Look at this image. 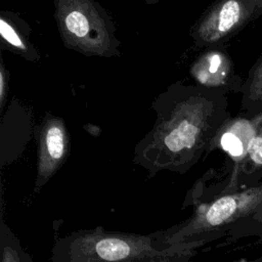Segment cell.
Wrapping results in <instances>:
<instances>
[{
    "label": "cell",
    "mask_w": 262,
    "mask_h": 262,
    "mask_svg": "<svg viewBox=\"0 0 262 262\" xmlns=\"http://www.w3.org/2000/svg\"><path fill=\"white\" fill-rule=\"evenodd\" d=\"M37 176L34 191L39 192L66 162L70 139L67 126L61 118L46 114L37 134Z\"/></svg>",
    "instance_id": "8992f818"
},
{
    "label": "cell",
    "mask_w": 262,
    "mask_h": 262,
    "mask_svg": "<svg viewBox=\"0 0 262 262\" xmlns=\"http://www.w3.org/2000/svg\"><path fill=\"white\" fill-rule=\"evenodd\" d=\"M229 241H237L246 237H256L262 243V209L253 216L238 223L228 234Z\"/></svg>",
    "instance_id": "7c38bea8"
},
{
    "label": "cell",
    "mask_w": 262,
    "mask_h": 262,
    "mask_svg": "<svg viewBox=\"0 0 262 262\" xmlns=\"http://www.w3.org/2000/svg\"><path fill=\"white\" fill-rule=\"evenodd\" d=\"M206 239L170 244L163 232L111 231L101 226L57 236L50 262H191Z\"/></svg>",
    "instance_id": "7a4b0ae2"
},
{
    "label": "cell",
    "mask_w": 262,
    "mask_h": 262,
    "mask_svg": "<svg viewBox=\"0 0 262 262\" xmlns=\"http://www.w3.org/2000/svg\"><path fill=\"white\" fill-rule=\"evenodd\" d=\"M254 1H255V3H256L257 7L259 8L260 12L262 13V0H254Z\"/></svg>",
    "instance_id": "5bb4252c"
},
{
    "label": "cell",
    "mask_w": 262,
    "mask_h": 262,
    "mask_svg": "<svg viewBox=\"0 0 262 262\" xmlns=\"http://www.w3.org/2000/svg\"><path fill=\"white\" fill-rule=\"evenodd\" d=\"M262 182V124L250 140L245 159L234 176H230L222 192L233 191Z\"/></svg>",
    "instance_id": "ba28073f"
},
{
    "label": "cell",
    "mask_w": 262,
    "mask_h": 262,
    "mask_svg": "<svg viewBox=\"0 0 262 262\" xmlns=\"http://www.w3.org/2000/svg\"><path fill=\"white\" fill-rule=\"evenodd\" d=\"M262 13L254 0H216L192 28L199 47H218L231 39Z\"/></svg>",
    "instance_id": "5b68a950"
},
{
    "label": "cell",
    "mask_w": 262,
    "mask_h": 262,
    "mask_svg": "<svg viewBox=\"0 0 262 262\" xmlns=\"http://www.w3.org/2000/svg\"><path fill=\"white\" fill-rule=\"evenodd\" d=\"M0 262H33L31 255L25 251L18 238L3 218H1L0 225Z\"/></svg>",
    "instance_id": "8fae6325"
},
{
    "label": "cell",
    "mask_w": 262,
    "mask_h": 262,
    "mask_svg": "<svg viewBox=\"0 0 262 262\" xmlns=\"http://www.w3.org/2000/svg\"><path fill=\"white\" fill-rule=\"evenodd\" d=\"M239 94L241 110L246 116L262 112V54L249 70Z\"/></svg>",
    "instance_id": "9c48e42d"
},
{
    "label": "cell",
    "mask_w": 262,
    "mask_h": 262,
    "mask_svg": "<svg viewBox=\"0 0 262 262\" xmlns=\"http://www.w3.org/2000/svg\"><path fill=\"white\" fill-rule=\"evenodd\" d=\"M190 75L196 84L228 93H241L244 80L236 74L234 63L222 47L208 48L193 62Z\"/></svg>",
    "instance_id": "52a82bcc"
},
{
    "label": "cell",
    "mask_w": 262,
    "mask_h": 262,
    "mask_svg": "<svg viewBox=\"0 0 262 262\" xmlns=\"http://www.w3.org/2000/svg\"><path fill=\"white\" fill-rule=\"evenodd\" d=\"M7 76H8V74L5 72L4 66L1 64V69H0V102H1V107L4 104L5 95H6V91H7V84H8Z\"/></svg>",
    "instance_id": "4fadbf2b"
},
{
    "label": "cell",
    "mask_w": 262,
    "mask_h": 262,
    "mask_svg": "<svg viewBox=\"0 0 262 262\" xmlns=\"http://www.w3.org/2000/svg\"><path fill=\"white\" fill-rule=\"evenodd\" d=\"M0 33L2 40L15 53L23 55L29 60H34L37 57V52L15 25V20L4 12L0 17Z\"/></svg>",
    "instance_id": "30bf717a"
},
{
    "label": "cell",
    "mask_w": 262,
    "mask_h": 262,
    "mask_svg": "<svg viewBox=\"0 0 262 262\" xmlns=\"http://www.w3.org/2000/svg\"><path fill=\"white\" fill-rule=\"evenodd\" d=\"M260 258H261V259H262V256H261V257H260Z\"/></svg>",
    "instance_id": "e0dca14e"
},
{
    "label": "cell",
    "mask_w": 262,
    "mask_h": 262,
    "mask_svg": "<svg viewBox=\"0 0 262 262\" xmlns=\"http://www.w3.org/2000/svg\"><path fill=\"white\" fill-rule=\"evenodd\" d=\"M146 2H148V1H155V0H145Z\"/></svg>",
    "instance_id": "2e32d148"
},
{
    "label": "cell",
    "mask_w": 262,
    "mask_h": 262,
    "mask_svg": "<svg viewBox=\"0 0 262 262\" xmlns=\"http://www.w3.org/2000/svg\"><path fill=\"white\" fill-rule=\"evenodd\" d=\"M239 262H262V259L259 258L257 260H254V261H239Z\"/></svg>",
    "instance_id": "9a60e30c"
},
{
    "label": "cell",
    "mask_w": 262,
    "mask_h": 262,
    "mask_svg": "<svg viewBox=\"0 0 262 262\" xmlns=\"http://www.w3.org/2000/svg\"><path fill=\"white\" fill-rule=\"evenodd\" d=\"M155 124L136 144L133 162L149 174L185 173L213 144L231 119L227 93L177 82L152 102Z\"/></svg>",
    "instance_id": "6da1fadb"
},
{
    "label": "cell",
    "mask_w": 262,
    "mask_h": 262,
    "mask_svg": "<svg viewBox=\"0 0 262 262\" xmlns=\"http://www.w3.org/2000/svg\"><path fill=\"white\" fill-rule=\"evenodd\" d=\"M262 209V182L229 192L196 205L184 222L163 230L170 244L206 239L209 243L227 237L242 221Z\"/></svg>",
    "instance_id": "3957f363"
},
{
    "label": "cell",
    "mask_w": 262,
    "mask_h": 262,
    "mask_svg": "<svg viewBox=\"0 0 262 262\" xmlns=\"http://www.w3.org/2000/svg\"><path fill=\"white\" fill-rule=\"evenodd\" d=\"M64 46L87 56L119 55L120 41L106 11L94 0H53Z\"/></svg>",
    "instance_id": "277c9868"
}]
</instances>
